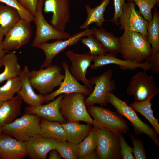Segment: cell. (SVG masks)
Here are the masks:
<instances>
[{
	"label": "cell",
	"instance_id": "6da1fadb",
	"mask_svg": "<svg viewBox=\"0 0 159 159\" xmlns=\"http://www.w3.org/2000/svg\"><path fill=\"white\" fill-rule=\"evenodd\" d=\"M119 39L120 53L124 60L140 63L151 54V47L147 37L140 33L125 31Z\"/></svg>",
	"mask_w": 159,
	"mask_h": 159
},
{
	"label": "cell",
	"instance_id": "7a4b0ae2",
	"mask_svg": "<svg viewBox=\"0 0 159 159\" xmlns=\"http://www.w3.org/2000/svg\"><path fill=\"white\" fill-rule=\"evenodd\" d=\"M87 112L93 118V125L100 129L110 131L119 135L127 133L129 127L122 116L102 106H88Z\"/></svg>",
	"mask_w": 159,
	"mask_h": 159
},
{
	"label": "cell",
	"instance_id": "3957f363",
	"mask_svg": "<svg viewBox=\"0 0 159 159\" xmlns=\"http://www.w3.org/2000/svg\"><path fill=\"white\" fill-rule=\"evenodd\" d=\"M106 98L107 102L115 107L117 114L125 117L132 123L135 135L145 134L149 137L157 146H159L158 135L156 131L141 120L132 108L117 97L113 91L107 93Z\"/></svg>",
	"mask_w": 159,
	"mask_h": 159
},
{
	"label": "cell",
	"instance_id": "277c9868",
	"mask_svg": "<svg viewBox=\"0 0 159 159\" xmlns=\"http://www.w3.org/2000/svg\"><path fill=\"white\" fill-rule=\"evenodd\" d=\"M40 117L24 113L20 118L0 128L1 133L25 142L30 138L41 134Z\"/></svg>",
	"mask_w": 159,
	"mask_h": 159
},
{
	"label": "cell",
	"instance_id": "5b68a950",
	"mask_svg": "<svg viewBox=\"0 0 159 159\" xmlns=\"http://www.w3.org/2000/svg\"><path fill=\"white\" fill-rule=\"evenodd\" d=\"M85 96L78 93L65 94L59 109L67 122L82 121L93 125V119L89 115L84 103Z\"/></svg>",
	"mask_w": 159,
	"mask_h": 159
},
{
	"label": "cell",
	"instance_id": "8992f818",
	"mask_svg": "<svg viewBox=\"0 0 159 159\" xmlns=\"http://www.w3.org/2000/svg\"><path fill=\"white\" fill-rule=\"evenodd\" d=\"M61 70L59 66L52 64L45 69L30 71L29 80L32 87L43 95L50 93L64 79Z\"/></svg>",
	"mask_w": 159,
	"mask_h": 159
},
{
	"label": "cell",
	"instance_id": "52a82bcc",
	"mask_svg": "<svg viewBox=\"0 0 159 159\" xmlns=\"http://www.w3.org/2000/svg\"><path fill=\"white\" fill-rule=\"evenodd\" d=\"M44 0H39L34 15L36 26V35L32 45L37 47L40 44L50 40L67 39L71 37L70 34L65 32H61L50 24L44 17L42 13Z\"/></svg>",
	"mask_w": 159,
	"mask_h": 159
},
{
	"label": "cell",
	"instance_id": "ba28073f",
	"mask_svg": "<svg viewBox=\"0 0 159 159\" xmlns=\"http://www.w3.org/2000/svg\"><path fill=\"white\" fill-rule=\"evenodd\" d=\"M113 73L109 68L101 74L94 76L89 80L92 86L95 85L92 93L84 100L87 107L98 104L101 106H106L108 102L106 98L107 93L113 91L116 89L115 82L112 80Z\"/></svg>",
	"mask_w": 159,
	"mask_h": 159
},
{
	"label": "cell",
	"instance_id": "9c48e42d",
	"mask_svg": "<svg viewBox=\"0 0 159 159\" xmlns=\"http://www.w3.org/2000/svg\"><path fill=\"white\" fill-rule=\"evenodd\" d=\"M126 91L128 95L134 96V102H137L154 97L159 92L153 76L147 75L145 71L138 72L131 77Z\"/></svg>",
	"mask_w": 159,
	"mask_h": 159
},
{
	"label": "cell",
	"instance_id": "30bf717a",
	"mask_svg": "<svg viewBox=\"0 0 159 159\" xmlns=\"http://www.w3.org/2000/svg\"><path fill=\"white\" fill-rule=\"evenodd\" d=\"M95 149L98 159H121L119 135L107 130L97 128Z\"/></svg>",
	"mask_w": 159,
	"mask_h": 159
},
{
	"label": "cell",
	"instance_id": "8fae6325",
	"mask_svg": "<svg viewBox=\"0 0 159 159\" xmlns=\"http://www.w3.org/2000/svg\"><path fill=\"white\" fill-rule=\"evenodd\" d=\"M30 23L21 18L9 29L3 41L5 51L17 50L29 42L32 34Z\"/></svg>",
	"mask_w": 159,
	"mask_h": 159
},
{
	"label": "cell",
	"instance_id": "7c38bea8",
	"mask_svg": "<svg viewBox=\"0 0 159 159\" xmlns=\"http://www.w3.org/2000/svg\"><path fill=\"white\" fill-rule=\"evenodd\" d=\"M93 34V28L89 29L88 27L85 30L74 34L68 39L58 40L52 43L44 42L39 45L37 47L43 50L45 55V59L40 66L41 69L52 65L54 57L67 47L75 44L81 40L82 37Z\"/></svg>",
	"mask_w": 159,
	"mask_h": 159
},
{
	"label": "cell",
	"instance_id": "4fadbf2b",
	"mask_svg": "<svg viewBox=\"0 0 159 159\" xmlns=\"http://www.w3.org/2000/svg\"><path fill=\"white\" fill-rule=\"evenodd\" d=\"M135 4L132 1L125 3L122 12L119 19L120 29L125 31H133L147 37L148 22L139 11L135 9Z\"/></svg>",
	"mask_w": 159,
	"mask_h": 159
},
{
	"label": "cell",
	"instance_id": "5bb4252c",
	"mask_svg": "<svg viewBox=\"0 0 159 159\" xmlns=\"http://www.w3.org/2000/svg\"><path fill=\"white\" fill-rule=\"evenodd\" d=\"M69 0H45L44 4V11L46 13L52 12L53 15L50 21L51 25L57 30L65 32L66 24L70 17Z\"/></svg>",
	"mask_w": 159,
	"mask_h": 159
},
{
	"label": "cell",
	"instance_id": "9a60e30c",
	"mask_svg": "<svg viewBox=\"0 0 159 159\" xmlns=\"http://www.w3.org/2000/svg\"><path fill=\"white\" fill-rule=\"evenodd\" d=\"M62 67L64 69L65 73L63 81L57 90L44 95V103L53 100L56 97L61 94L78 93L88 96L92 91L85 85L81 84L73 77L69 70V67L66 62L62 63Z\"/></svg>",
	"mask_w": 159,
	"mask_h": 159
},
{
	"label": "cell",
	"instance_id": "2e32d148",
	"mask_svg": "<svg viewBox=\"0 0 159 159\" xmlns=\"http://www.w3.org/2000/svg\"><path fill=\"white\" fill-rule=\"evenodd\" d=\"M65 55L71 62L72 64L69 67V70L72 75L77 80L81 81L85 85L92 91V86L85 76L88 68L96 56L87 53L79 54L71 50L66 52Z\"/></svg>",
	"mask_w": 159,
	"mask_h": 159
},
{
	"label": "cell",
	"instance_id": "e0dca14e",
	"mask_svg": "<svg viewBox=\"0 0 159 159\" xmlns=\"http://www.w3.org/2000/svg\"><path fill=\"white\" fill-rule=\"evenodd\" d=\"M27 156L25 142L7 134L0 136V159H23Z\"/></svg>",
	"mask_w": 159,
	"mask_h": 159
},
{
	"label": "cell",
	"instance_id": "ac0fdd59",
	"mask_svg": "<svg viewBox=\"0 0 159 159\" xmlns=\"http://www.w3.org/2000/svg\"><path fill=\"white\" fill-rule=\"evenodd\" d=\"M65 94H61L52 102L38 106H28L24 109V113L35 115L50 121L67 122L62 116L59 109L60 102Z\"/></svg>",
	"mask_w": 159,
	"mask_h": 159
},
{
	"label": "cell",
	"instance_id": "d6986e66",
	"mask_svg": "<svg viewBox=\"0 0 159 159\" xmlns=\"http://www.w3.org/2000/svg\"><path fill=\"white\" fill-rule=\"evenodd\" d=\"M56 141L44 138L41 134L30 138L25 142L27 156L32 159H45L49 151L55 148Z\"/></svg>",
	"mask_w": 159,
	"mask_h": 159
},
{
	"label": "cell",
	"instance_id": "ffe728a7",
	"mask_svg": "<svg viewBox=\"0 0 159 159\" xmlns=\"http://www.w3.org/2000/svg\"><path fill=\"white\" fill-rule=\"evenodd\" d=\"M93 61L94 63L91 64L90 67L92 70L111 64H116L119 66L120 69L124 70H134L140 68L144 71L146 72L151 70L152 67L151 65L146 61L139 63L134 62L121 60L110 53H107L103 55L96 56Z\"/></svg>",
	"mask_w": 159,
	"mask_h": 159
},
{
	"label": "cell",
	"instance_id": "44dd1931",
	"mask_svg": "<svg viewBox=\"0 0 159 159\" xmlns=\"http://www.w3.org/2000/svg\"><path fill=\"white\" fill-rule=\"evenodd\" d=\"M28 66H25L19 77L21 82V88L17 93L18 96L29 106H38L44 102V95L37 94L34 91L29 80V73Z\"/></svg>",
	"mask_w": 159,
	"mask_h": 159
},
{
	"label": "cell",
	"instance_id": "7402d4cb",
	"mask_svg": "<svg viewBox=\"0 0 159 159\" xmlns=\"http://www.w3.org/2000/svg\"><path fill=\"white\" fill-rule=\"evenodd\" d=\"M22 103L17 95L3 102L0 106V128L14 121L21 114Z\"/></svg>",
	"mask_w": 159,
	"mask_h": 159
},
{
	"label": "cell",
	"instance_id": "603a6c76",
	"mask_svg": "<svg viewBox=\"0 0 159 159\" xmlns=\"http://www.w3.org/2000/svg\"><path fill=\"white\" fill-rule=\"evenodd\" d=\"M61 124L66 132V140L76 144H79L89 135L93 127L89 124H81L78 121Z\"/></svg>",
	"mask_w": 159,
	"mask_h": 159
},
{
	"label": "cell",
	"instance_id": "cb8c5ba5",
	"mask_svg": "<svg viewBox=\"0 0 159 159\" xmlns=\"http://www.w3.org/2000/svg\"><path fill=\"white\" fill-rule=\"evenodd\" d=\"M1 58L4 69L0 74V83L10 78L19 77L22 70L16 53L12 52H7Z\"/></svg>",
	"mask_w": 159,
	"mask_h": 159
},
{
	"label": "cell",
	"instance_id": "d4e9b609",
	"mask_svg": "<svg viewBox=\"0 0 159 159\" xmlns=\"http://www.w3.org/2000/svg\"><path fill=\"white\" fill-rule=\"evenodd\" d=\"M110 1L103 0L100 5L94 8H91L88 5H86L85 8L87 13V17L79 28L81 29H85L93 23H95L100 28L101 27L102 23L105 21L104 18V13Z\"/></svg>",
	"mask_w": 159,
	"mask_h": 159
},
{
	"label": "cell",
	"instance_id": "484cf974",
	"mask_svg": "<svg viewBox=\"0 0 159 159\" xmlns=\"http://www.w3.org/2000/svg\"><path fill=\"white\" fill-rule=\"evenodd\" d=\"M40 127L41 135L44 138L57 140H67L66 131L61 123L58 122L50 121L41 117Z\"/></svg>",
	"mask_w": 159,
	"mask_h": 159
},
{
	"label": "cell",
	"instance_id": "4316f807",
	"mask_svg": "<svg viewBox=\"0 0 159 159\" xmlns=\"http://www.w3.org/2000/svg\"><path fill=\"white\" fill-rule=\"evenodd\" d=\"M93 34L102 44L107 52L115 56L120 53L119 38L101 27L93 28Z\"/></svg>",
	"mask_w": 159,
	"mask_h": 159
},
{
	"label": "cell",
	"instance_id": "83f0119b",
	"mask_svg": "<svg viewBox=\"0 0 159 159\" xmlns=\"http://www.w3.org/2000/svg\"><path fill=\"white\" fill-rule=\"evenodd\" d=\"M20 19L15 9L0 3V35L4 36Z\"/></svg>",
	"mask_w": 159,
	"mask_h": 159
},
{
	"label": "cell",
	"instance_id": "f1b7e54d",
	"mask_svg": "<svg viewBox=\"0 0 159 159\" xmlns=\"http://www.w3.org/2000/svg\"><path fill=\"white\" fill-rule=\"evenodd\" d=\"M147 38L152 48L151 55L159 52V12L156 9L154 10L152 20L148 23Z\"/></svg>",
	"mask_w": 159,
	"mask_h": 159
},
{
	"label": "cell",
	"instance_id": "f546056e",
	"mask_svg": "<svg viewBox=\"0 0 159 159\" xmlns=\"http://www.w3.org/2000/svg\"><path fill=\"white\" fill-rule=\"evenodd\" d=\"M152 96L146 100L140 102H134L129 105V106L134 110L139 112L144 117L153 127L158 134L159 135V118L156 119L153 115L151 103V99L154 97Z\"/></svg>",
	"mask_w": 159,
	"mask_h": 159
},
{
	"label": "cell",
	"instance_id": "4dcf8cb0",
	"mask_svg": "<svg viewBox=\"0 0 159 159\" xmlns=\"http://www.w3.org/2000/svg\"><path fill=\"white\" fill-rule=\"evenodd\" d=\"M6 83L0 87V101L4 102L14 97L21 88V82L19 77H13L6 80Z\"/></svg>",
	"mask_w": 159,
	"mask_h": 159
},
{
	"label": "cell",
	"instance_id": "1f68e13d",
	"mask_svg": "<svg viewBox=\"0 0 159 159\" xmlns=\"http://www.w3.org/2000/svg\"><path fill=\"white\" fill-rule=\"evenodd\" d=\"M97 128L94 126L90 133L82 142L78 144L79 159H84L96 148L97 141Z\"/></svg>",
	"mask_w": 159,
	"mask_h": 159
},
{
	"label": "cell",
	"instance_id": "d6a6232c",
	"mask_svg": "<svg viewBox=\"0 0 159 159\" xmlns=\"http://www.w3.org/2000/svg\"><path fill=\"white\" fill-rule=\"evenodd\" d=\"M55 148L59 152L62 158L65 159H79L78 144L67 140H57Z\"/></svg>",
	"mask_w": 159,
	"mask_h": 159
},
{
	"label": "cell",
	"instance_id": "836d02e7",
	"mask_svg": "<svg viewBox=\"0 0 159 159\" xmlns=\"http://www.w3.org/2000/svg\"><path fill=\"white\" fill-rule=\"evenodd\" d=\"M86 38H82L81 40L82 44L89 49L87 53L98 56L103 55L107 53V51L106 49L94 34H90Z\"/></svg>",
	"mask_w": 159,
	"mask_h": 159
},
{
	"label": "cell",
	"instance_id": "e575fe53",
	"mask_svg": "<svg viewBox=\"0 0 159 159\" xmlns=\"http://www.w3.org/2000/svg\"><path fill=\"white\" fill-rule=\"evenodd\" d=\"M132 1L138 6L139 11L143 18L148 23L152 20V10L157 4V0H126Z\"/></svg>",
	"mask_w": 159,
	"mask_h": 159
},
{
	"label": "cell",
	"instance_id": "d590c367",
	"mask_svg": "<svg viewBox=\"0 0 159 159\" xmlns=\"http://www.w3.org/2000/svg\"><path fill=\"white\" fill-rule=\"evenodd\" d=\"M0 2L15 9L18 12L21 19L31 22L33 21L34 16L19 3L18 0H0Z\"/></svg>",
	"mask_w": 159,
	"mask_h": 159
},
{
	"label": "cell",
	"instance_id": "8d00e7d4",
	"mask_svg": "<svg viewBox=\"0 0 159 159\" xmlns=\"http://www.w3.org/2000/svg\"><path fill=\"white\" fill-rule=\"evenodd\" d=\"M128 135L133 144L132 153L135 159H146L145 150L142 140L130 134H128Z\"/></svg>",
	"mask_w": 159,
	"mask_h": 159
},
{
	"label": "cell",
	"instance_id": "74e56055",
	"mask_svg": "<svg viewBox=\"0 0 159 159\" xmlns=\"http://www.w3.org/2000/svg\"><path fill=\"white\" fill-rule=\"evenodd\" d=\"M120 153L123 159H135L132 154V150L126 143L123 134L119 135Z\"/></svg>",
	"mask_w": 159,
	"mask_h": 159
},
{
	"label": "cell",
	"instance_id": "f35d334b",
	"mask_svg": "<svg viewBox=\"0 0 159 159\" xmlns=\"http://www.w3.org/2000/svg\"><path fill=\"white\" fill-rule=\"evenodd\" d=\"M125 0H113L114 7V16L112 19L109 20L117 25H119V19L122 12Z\"/></svg>",
	"mask_w": 159,
	"mask_h": 159
},
{
	"label": "cell",
	"instance_id": "ab89813d",
	"mask_svg": "<svg viewBox=\"0 0 159 159\" xmlns=\"http://www.w3.org/2000/svg\"><path fill=\"white\" fill-rule=\"evenodd\" d=\"M145 61L152 66L151 70L154 74L159 73V52L156 54L151 55L146 59Z\"/></svg>",
	"mask_w": 159,
	"mask_h": 159
},
{
	"label": "cell",
	"instance_id": "60d3db41",
	"mask_svg": "<svg viewBox=\"0 0 159 159\" xmlns=\"http://www.w3.org/2000/svg\"><path fill=\"white\" fill-rule=\"evenodd\" d=\"M38 0H18V2L22 7L27 10L34 16L35 12L37 5Z\"/></svg>",
	"mask_w": 159,
	"mask_h": 159
},
{
	"label": "cell",
	"instance_id": "b9f144b4",
	"mask_svg": "<svg viewBox=\"0 0 159 159\" xmlns=\"http://www.w3.org/2000/svg\"><path fill=\"white\" fill-rule=\"evenodd\" d=\"M49 153L48 159H61L62 158L59 152L55 148L51 150Z\"/></svg>",
	"mask_w": 159,
	"mask_h": 159
},
{
	"label": "cell",
	"instance_id": "7bdbcfd3",
	"mask_svg": "<svg viewBox=\"0 0 159 159\" xmlns=\"http://www.w3.org/2000/svg\"><path fill=\"white\" fill-rule=\"evenodd\" d=\"M4 36L3 35H0V58L2 57L5 54L9 52L5 51L4 49L3 43Z\"/></svg>",
	"mask_w": 159,
	"mask_h": 159
},
{
	"label": "cell",
	"instance_id": "ee69618b",
	"mask_svg": "<svg viewBox=\"0 0 159 159\" xmlns=\"http://www.w3.org/2000/svg\"><path fill=\"white\" fill-rule=\"evenodd\" d=\"M84 159H98L96 150H95L86 156Z\"/></svg>",
	"mask_w": 159,
	"mask_h": 159
},
{
	"label": "cell",
	"instance_id": "f6af8a7d",
	"mask_svg": "<svg viewBox=\"0 0 159 159\" xmlns=\"http://www.w3.org/2000/svg\"><path fill=\"white\" fill-rule=\"evenodd\" d=\"M3 66V64L1 57L0 58V67Z\"/></svg>",
	"mask_w": 159,
	"mask_h": 159
},
{
	"label": "cell",
	"instance_id": "bcb514c9",
	"mask_svg": "<svg viewBox=\"0 0 159 159\" xmlns=\"http://www.w3.org/2000/svg\"><path fill=\"white\" fill-rule=\"evenodd\" d=\"M3 102L0 101V106L2 105Z\"/></svg>",
	"mask_w": 159,
	"mask_h": 159
},
{
	"label": "cell",
	"instance_id": "7dc6e473",
	"mask_svg": "<svg viewBox=\"0 0 159 159\" xmlns=\"http://www.w3.org/2000/svg\"><path fill=\"white\" fill-rule=\"evenodd\" d=\"M2 134L1 129L0 128V136Z\"/></svg>",
	"mask_w": 159,
	"mask_h": 159
}]
</instances>
